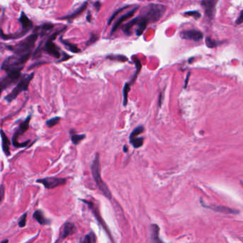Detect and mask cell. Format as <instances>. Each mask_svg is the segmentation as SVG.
Here are the masks:
<instances>
[{
    "mask_svg": "<svg viewBox=\"0 0 243 243\" xmlns=\"http://www.w3.org/2000/svg\"><path fill=\"white\" fill-rule=\"evenodd\" d=\"M66 28V27H64V29L59 30V31H56L55 33L51 34V36H49V38L46 40L44 46H43L42 48V50L44 51V52H46L49 55L52 56V57L56 58V59H59V58L61 57V52H60L59 49L56 46V44L53 42V40L57 37L58 34L61 33V31H63Z\"/></svg>",
    "mask_w": 243,
    "mask_h": 243,
    "instance_id": "cell-8",
    "label": "cell"
},
{
    "mask_svg": "<svg viewBox=\"0 0 243 243\" xmlns=\"http://www.w3.org/2000/svg\"><path fill=\"white\" fill-rule=\"evenodd\" d=\"M36 182L44 185V186L47 189H53L60 186L65 185L66 182V178H56V177H48L42 179H38Z\"/></svg>",
    "mask_w": 243,
    "mask_h": 243,
    "instance_id": "cell-10",
    "label": "cell"
},
{
    "mask_svg": "<svg viewBox=\"0 0 243 243\" xmlns=\"http://www.w3.org/2000/svg\"><path fill=\"white\" fill-rule=\"evenodd\" d=\"M81 243H96V236L94 232H90L81 240Z\"/></svg>",
    "mask_w": 243,
    "mask_h": 243,
    "instance_id": "cell-24",
    "label": "cell"
},
{
    "mask_svg": "<svg viewBox=\"0 0 243 243\" xmlns=\"http://www.w3.org/2000/svg\"><path fill=\"white\" fill-rule=\"evenodd\" d=\"M94 7L96 8V9L97 10V11H98L101 9V2H96L95 3H94Z\"/></svg>",
    "mask_w": 243,
    "mask_h": 243,
    "instance_id": "cell-36",
    "label": "cell"
},
{
    "mask_svg": "<svg viewBox=\"0 0 243 243\" xmlns=\"http://www.w3.org/2000/svg\"><path fill=\"white\" fill-rule=\"evenodd\" d=\"M87 5H88V2H83V4L81 6H80V7H79L77 9L74 11V12H72V14L66 15V16L62 17L61 18H59V19H75L76 17H78L79 15H80L81 13H82L83 11L86 9V8L87 7Z\"/></svg>",
    "mask_w": 243,
    "mask_h": 243,
    "instance_id": "cell-17",
    "label": "cell"
},
{
    "mask_svg": "<svg viewBox=\"0 0 243 243\" xmlns=\"http://www.w3.org/2000/svg\"><path fill=\"white\" fill-rule=\"evenodd\" d=\"M131 83L130 82H126L125 83L123 89V106H126L127 104H128V93L131 90Z\"/></svg>",
    "mask_w": 243,
    "mask_h": 243,
    "instance_id": "cell-23",
    "label": "cell"
},
{
    "mask_svg": "<svg viewBox=\"0 0 243 243\" xmlns=\"http://www.w3.org/2000/svg\"><path fill=\"white\" fill-rule=\"evenodd\" d=\"M91 173L94 180H95L98 188L101 191V193L105 195L107 198L111 199L112 197L111 191L109 190L108 186L104 182L101 178V165H100V159L99 154L96 153L91 164Z\"/></svg>",
    "mask_w": 243,
    "mask_h": 243,
    "instance_id": "cell-3",
    "label": "cell"
},
{
    "mask_svg": "<svg viewBox=\"0 0 243 243\" xmlns=\"http://www.w3.org/2000/svg\"><path fill=\"white\" fill-rule=\"evenodd\" d=\"M98 38V35L97 34L91 33L89 39L87 41V43H86V45H87V46H89V45L93 44L94 43H95L96 41H97Z\"/></svg>",
    "mask_w": 243,
    "mask_h": 243,
    "instance_id": "cell-31",
    "label": "cell"
},
{
    "mask_svg": "<svg viewBox=\"0 0 243 243\" xmlns=\"http://www.w3.org/2000/svg\"><path fill=\"white\" fill-rule=\"evenodd\" d=\"M31 115L28 116L27 117V119H26L24 121L21 123L20 124V126H19V127L18 128V129H17L14 134L13 135V137L12 139V145H14L15 148H24L28 145V144H29V141H27L23 143H19L18 138H19V135L24 134L26 131H28V129H29V123H30V121H31Z\"/></svg>",
    "mask_w": 243,
    "mask_h": 243,
    "instance_id": "cell-7",
    "label": "cell"
},
{
    "mask_svg": "<svg viewBox=\"0 0 243 243\" xmlns=\"http://www.w3.org/2000/svg\"><path fill=\"white\" fill-rule=\"evenodd\" d=\"M242 23H243V10L242 11L241 13H240V17H238L237 21H236V24H241Z\"/></svg>",
    "mask_w": 243,
    "mask_h": 243,
    "instance_id": "cell-35",
    "label": "cell"
},
{
    "mask_svg": "<svg viewBox=\"0 0 243 243\" xmlns=\"http://www.w3.org/2000/svg\"><path fill=\"white\" fill-rule=\"evenodd\" d=\"M143 138L142 137H137L134 139L130 140V143L133 145V148H141L143 144Z\"/></svg>",
    "mask_w": 243,
    "mask_h": 243,
    "instance_id": "cell-27",
    "label": "cell"
},
{
    "mask_svg": "<svg viewBox=\"0 0 243 243\" xmlns=\"http://www.w3.org/2000/svg\"><path fill=\"white\" fill-rule=\"evenodd\" d=\"M4 186L2 185L1 186V201H2V200L4 198Z\"/></svg>",
    "mask_w": 243,
    "mask_h": 243,
    "instance_id": "cell-37",
    "label": "cell"
},
{
    "mask_svg": "<svg viewBox=\"0 0 243 243\" xmlns=\"http://www.w3.org/2000/svg\"><path fill=\"white\" fill-rule=\"evenodd\" d=\"M202 205L203 207L206 208H209V209L214 210V211L221 212V213L225 214H237L238 213V211L236 210L232 209V208L225 207V206L223 205H205L204 203H202Z\"/></svg>",
    "mask_w": 243,
    "mask_h": 243,
    "instance_id": "cell-15",
    "label": "cell"
},
{
    "mask_svg": "<svg viewBox=\"0 0 243 243\" xmlns=\"http://www.w3.org/2000/svg\"><path fill=\"white\" fill-rule=\"evenodd\" d=\"M144 127L143 126H139L135 128L134 130L132 131V133L130 135V140L134 139L135 138L138 137V135H139L141 133L143 132Z\"/></svg>",
    "mask_w": 243,
    "mask_h": 243,
    "instance_id": "cell-28",
    "label": "cell"
},
{
    "mask_svg": "<svg viewBox=\"0 0 243 243\" xmlns=\"http://www.w3.org/2000/svg\"><path fill=\"white\" fill-rule=\"evenodd\" d=\"M84 203L88 205L89 206V208H90V210H91L92 212H93L94 215L95 216V218H96V220H98V222L99 224L101 225L103 227V228L105 230V231L106 232L107 234L109 235V237H110L111 240L113 241V239H112V236L111 235V233L110 231H109V229L106 226V224L105 223V222L104 221V219L102 218L101 215L100 214V212H99V210H98V208L96 206V204H94L93 202H91V201H83Z\"/></svg>",
    "mask_w": 243,
    "mask_h": 243,
    "instance_id": "cell-11",
    "label": "cell"
},
{
    "mask_svg": "<svg viewBox=\"0 0 243 243\" xmlns=\"http://www.w3.org/2000/svg\"><path fill=\"white\" fill-rule=\"evenodd\" d=\"M216 2L214 1H203L202 5L205 8V13L208 17H212L213 16L215 8Z\"/></svg>",
    "mask_w": 243,
    "mask_h": 243,
    "instance_id": "cell-18",
    "label": "cell"
},
{
    "mask_svg": "<svg viewBox=\"0 0 243 243\" xmlns=\"http://www.w3.org/2000/svg\"><path fill=\"white\" fill-rule=\"evenodd\" d=\"M34 76V72H32L29 74H24L23 76L21 77L20 80H19L16 87L13 89L12 92H10L9 94H7V95L4 97L5 101H6L9 103L12 102L14 99H16L17 96H18L21 92L27 91L28 90V88H29V83H31Z\"/></svg>",
    "mask_w": 243,
    "mask_h": 243,
    "instance_id": "cell-4",
    "label": "cell"
},
{
    "mask_svg": "<svg viewBox=\"0 0 243 243\" xmlns=\"http://www.w3.org/2000/svg\"><path fill=\"white\" fill-rule=\"evenodd\" d=\"M91 15H90V13H88L87 14V21H91Z\"/></svg>",
    "mask_w": 243,
    "mask_h": 243,
    "instance_id": "cell-38",
    "label": "cell"
},
{
    "mask_svg": "<svg viewBox=\"0 0 243 243\" xmlns=\"http://www.w3.org/2000/svg\"><path fill=\"white\" fill-rule=\"evenodd\" d=\"M27 213L24 214L23 215L21 216V218H20V220H19V223H18L19 226L20 227H23L26 225V222H27Z\"/></svg>",
    "mask_w": 243,
    "mask_h": 243,
    "instance_id": "cell-33",
    "label": "cell"
},
{
    "mask_svg": "<svg viewBox=\"0 0 243 243\" xmlns=\"http://www.w3.org/2000/svg\"><path fill=\"white\" fill-rule=\"evenodd\" d=\"M39 28L36 27L34 29L33 33L30 34L24 39L15 45L8 46L6 48L13 51L14 54L17 55H24L27 53H31V51L34 48L36 41L38 39L39 34Z\"/></svg>",
    "mask_w": 243,
    "mask_h": 243,
    "instance_id": "cell-1",
    "label": "cell"
},
{
    "mask_svg": "<svg viewBox=\"0 0 243 243\" xmlns=\"http://www.w3.org/2000/svg\"><path fill=\"white\" fill-rule=\"evenodd\" d=\"M33 218L35 219V220L37 221V222L39 223L40 225H46L50 224V220L49 219H47L46 217L44 216V213L42 210H37L34 212V213L33 215Z\"/></svg>",
    "mask_w": 243,
    "mask_h": 243,
    "instance_id": "cell-19",
    "label": "cell"
},
{
    "mask_svg": "<svg viewBox=\"0 0 243 243\" xmlns=\"http://www.w3.org/2000/svg\"><path fill=\"white\" fill-rule=\"evenodd\" d=\"M21 76V72L12 71V72H6V75L1 80V91L7 89L11 86L17 82Z\"/></svg>",
    "mask_w": 243,
    "mask_h": 243,
    "instance_id": "cell-9",
    "label": "cell"
},
{
    "mask_svg": "<svg viewBox=\"0 0 243 243\" xmlns=\"http://www.w3.org/2000/svg\"><path fill=\"white\" fill-rule=\"evenodd\" d=\"M86 138L85 134H71V140L73 144L74 145H78L81 141H83Z\"/></svg>",
    "mask_w": 243,
    "mask_h": 243,
    "instance_id": "cell-26",
    "label": "cell"
},
{
    "mask_svg": "<svg viewBox=\"0 0 243 243\" xmlns=\"http://www.w3.org/2000/svg\"><path fill=\"white\" fill-rule=\"evenodd\" d=\"M60 119H61V118L59 117V116H56V117L51 118V119H49L48 121L46 122V126H48L49 128H52V127L55 126L56 125H57L58 123L59 122Z\"/></svg>",
    "mask_w": 243,
    "mask_h": 243,
    "instance_id": "cell-30",
    "label": "cell"
},
{
    "mask_svg": "<svg viewBox=\"0 0 243 243\" xmlns=\"http://www.w3.org/2000/svg\"><path fill=\"white\" fill-rule=\"evenodd\" d=\"M1 136H2V149L6 156H9L10 155V150L9 146L11 145V143L9 140L8 137L6 136V135L4 133V131H1Z\"/></svg>",
    "mask_w": 243,
    "mask_h": 243,
    "instance_id": "cell-20",
    "label": "cell"
},
{
    "mask_svg": "<svg viewBox=\"0 0 243 243\" xmlns=\"http://www.w3.org/2000/svg\"><path fill=\"white\" fill-rule=\"evenodd\" d=\"M123 152H125V153L128 152V148H127V146H126V145L123 146Z\"/></svg>",
    "mask_w": 243,
    "mask_h": 243,
    "instance_id": "cell-39",
    "label": "cell"
},
{
    "mask_svg": "<svg viewBox=\"0 0 243 243\" xmlns=\"http://www.w3.org/2000/svg\"><path fill=\"white\" fill-rule=\"evenodd\" d=\"M107 59L112 60V61H117L120 62H126L128 60V57L123 55L120 54H111L106 57Z\"/></svg>",
    "mask_w": 243,
    "mask_h": 243,
    "instance_id": "cell-25",
    "label": "cell"
},
{
    "mask_svg": "<svg viewBox=\"0 0 243 243\" xmlns=\"http://www.w3.org/2000/svg\"><path fill=\"white\" fill-rule=\"evenodd\" d=\"M60 42H61L62 44L64 45V46H65L66 48L68 49V50L72 51V52L75 53L81 52V49H79L78 46H76V45L74 44H72V43L67 42V41L62 39L61 36L60 37Z\"/></svg>",
    "mask_w": 243,
    "mask_h": 243,
    "instance_id": "cell-22",
    "label": "cell"
},
{
    "mask_svg": "<svg viewBox=\"0 0 243 243\" xmlns=\"http://www.w3.org/2000/svg\"><path fill=\"white\" fill-rule=\"evenodd\" d=\"M2 243H8V240H4V241H2Z\"/></svg>",
    "mask_w": 243,
    "mask_h": 243,
    "instance_id": "cell-40",
    "label": "cell"
},
{
    "mask_svg": "<svg viewBox=\"0 0 243 243\" xmlns=\"http://www.w3.org/2000/svg\"><path fill=\"white\" fill-rule=\"evenodd\" d=\"M180 36L184 39L200 41L203 37V33L198 30H187L180 33Z\"/></svg>",
    "mask_w": 243,
    "mask_h": 243,
    "instance_id": "cell-14",
    "label": "cell"
},
{
    "mask_svg": "<svg viewBox=\"0 0 243 243\" xmlns=\"http://www.w3.org/2000/svg\"><path fill=\"white\" fill-rule=\"evenodd\" d=\"M76 232V226L74 224H73L72 223H66L64 225L63 230L60 235L59 239L57 240L56 243H59L63 241L64 240H65L66 237L68 236L74 234Z\"/></svg>",
    "mask_w": 243,
    "mask_h": 243,
    "instance_id": "cell-13",
    "label": "cell"
},
{
    "mask_svg": "<svg viewBox=\"0 0 243 243\" xmlns=\"http://www.w3.org/2000/svg\"><path fill=\"white\" fill-rule=\"evenodd\" d=\"M185 15H187V16H193L196 19L200 18L201 16V14H200L197 11H189V12H187L185 13Z\"/></svg>",
    "mask_w": 243,
    "mask_h": 243,
    "instance_id": "cell-34",
    "label": "cell"
},
{
    "mask_svg": "<svg viewBox=\"0 0 243 243\" xmlns=\"http://www.w3.org/2000/svg\"><path fill=\"white\" fill-rule=\"evenodd\" d=\"M138 8H139L138 6H135V7L133 8L131 11H129V12L126 13V14H123L122 16L120 17L119 18V19H118V20L114 23V24H113L112 29H111V35H113V34L114 33V32L116 31L118 29H119V27H120V25H121V24L123 22V21H126L127 19H128L129 18H131V17H132L133 15H134L135 12H136V11L138 9Z\"/></svg>",
    "mask_w": 243,
    "mask_h": 243,
    "instance_id": "cell-12",
    "label": "cell"
},
{
    "mask_svg": "<svg viewBox=\"0 0 243 243\" xmlns=\"http://www.w3.org/2000/svg\"><path fill=\"white\" fill-rule=\"evenodd\" d=\"M132 59H133V62H134V64H135V68H136V72H135L134 75H133L132 78H131V82H130L131 84H133V83L135 81V80H136V79H137V77H138V75L139 72H141V68H142V64H141V61H140L138 58L135 57V56H133Z\"/></svg>",
    "mask_w": 243,
    "mask_h": 243,
    "instance_id": "cell-21",
    "label": "cell"
},
{
    "mask_svg": "<svg viewBox=\"0 0 243 243\" xmlns=\"http://www.w3.org/2000/svg\"><path fill=\"white\" fill-rule=\"evenodd\" d=\"M166 9L164 5L158 4H150L143 8L141 15L147 19L148 22H156L163 16Z\"/></svg>",
    "mask_w": 243,
    "mask_h": 243,
    "instance_id": "cell-5",
    "label": "cell"
},
{
    "mask_svg": "<svg viewBox=\"0 0 243 243\" xmlns=\"http://www.w3.org/2000/svg\"><path fill=\"white\" fill-rule=\"evenodd\" d=\"M128 7H130V5H126V6H123V7H121V8L118 9H117L116 11V12H114V13H113V14L112 15H111V17H110V19H109V21H108V24H109V25H110L111 24V22H112V21H113V19H114L115 17H116L117 15L119 14L120 12H122L123 10L126 9H128Z\"/></svg>",
    "mask_w": 243,
    "mask_h": 243,
    "instance_id": "cell-29",
    "label": "cell"
},
{
    "mask_svg": "<svg viewBox=\"0 0 243 243\" xmlns=\"http://www.w3.org/2000/svg\"><path fill=\"white\" fill-rule=\"evenodd\" d=\"M160 228L158 225L156 224H153L150 226V241L151 243H164L160 240Z\"/></svg>",
    "mask_w": 243,
    "mask_h": 243,
    "instance_id": "cell-16",
    "label": "cell"
},
{
    "mask_svg": "<svg viewBox=\"0 0 243 243\" xmlns=\"http://www.w3.org/2000/svg\"><path fill=\"white\" fill-rule=\"evenodd\" d=\"M205 44L207 45V46L209 47V48H213V47H215L217 46V43L215 41L212 39L210 37L206 38Z\"/></svg>",
    "mask_w": 243,
    "mask_h": 243,
    "instance_id": "cell-32",
    "label": "cell"
},
{
    "mask_svg": "<svg viewBox=\"0 0 243 243\" xmlns=\"http://www.w3.org/2000/svg\"><path fill=\"white\" fill-rule=\"evenodd\" d=\"M19 21L21 23V30L15 34H9V39H17L22 37L26 34H27L34 27L32 21L28 18L27 16L23 11L21 12V15L19 17Z\"/></svg>",
    "mask_w": 243,
    "mask_h": 243,
    "instance_id": "cell-6",
    "label": "cell"
},
{
    "mask_svg": "<svg viewBox=\"0 0 243 243\" xmlns=\"http://www.w3.org/2000/svg\"><path fill=\"white\" fill-rule=\"evenodd\" d=\"M31 53H27L24 55L14 54L6 58L2 64V69L6 72L17 71L21 72L26 62L29 60Z\"/></svg>",
    "mask_w": 243,
    "mask_h": 243,
    "instance_id": "cell-2",
    "label": "cell"
}]
</instances>
